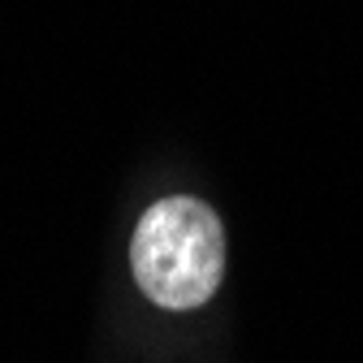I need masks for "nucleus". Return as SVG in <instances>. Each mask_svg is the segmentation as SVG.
I'll return each instance as SVG.
<instances>
[{
    "label": "nucleus",
    "instance_id": "obj_1",
    "mask_svg": "<svg viewBox=\"0 0 363 363\" xmlns=\"http://www.w3.org/2000/svg\"><path fill=\"white\" fill-rule=\"evenodd\" d=\"M130 268L156 307H203L225 277V230L216 212L191 195L160 199L134 230Z\"/></svg>",
    "mask_w": 363,
    "mask_h": 363
}]
</instances>
